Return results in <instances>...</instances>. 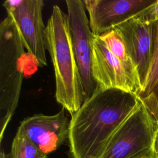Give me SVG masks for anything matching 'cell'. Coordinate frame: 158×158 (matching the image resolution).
<instances>
[{"mask_svg":"<svg viewBox=\"0 0 158 158\" xmlns=\"http://www.w3.org/2000/svg\"><path fill=\"white\" fill-rule=\"evenodd\" d=\"M138 96L97 88L73 113L68 144L71 158H101L109 141L139 104Z\"/></svg>","mask_w":158,"mask_h":158,"instance_id":"1","label":"cell"},{"mask_svg":"<svg viewBox=\"0 0 158 158\" xmlns=\"http://www.w3.org/2000/svg\"><path fill=\"white\" fill-rule=\"evenodd\" d=\"M45 46L51 59L56 80L57 102L71 115L85 101V94L74 54L67 14L57 5L48 20Z\"/></svg>","mask_w":158,"mask_h":158,"instance_id":"2","label":"cell"},{"mask_svg":"<svg viewBox=\"0 0 158 158\" xmlns=\"http://www.w3.org/2000/svg\"><path fill=\"white\" fill-rule=\"evenodd\" d=\"M25 47L19 28L7 14L0 23V141L19 104L25 76Z\"/></svg>","mask_w":158,"mask_h":158,"instance_id":"3","label":"cell"},{"mask_svg":"<svg viewBox=\"0 0 158 158\" xmlns=\"http://www.w3.org/2000/svg\"><path fill=\"white\" fill-rule=\"evenodd\" d=\"M158 123L140 101L116 131L101 158H154Z\"/></svg>","mask_w":158,"mask_h":158,"instance_id":"4","label":"cell"},{"mask_svg":"<svg viewBox=\"0 0 158 158\" xmlns=\"http://www.w3.org/2000/svg\"><path fill=\"white\" fill-rule=\"evenodd\" d=\"M11 15L20 33L28 53L37 61L40 67L47 65L45 46L46 27L43 21V0H7L3 4Z\"/></svg>","mask_w":158,"mask_h":158,"instance_id":"5","label":"cell"},{"mask_svg":"<svg viewBox=\"0 0 158 158\" xmlns=\"http://www.w3.org/2000/svg\"><path fill=\"white\" fill-rule=\"evenodd\" d=\"M72 42L85 94V100L90 97L98 86L92 73V41L94 35L83 0H66Z\"/></svg>","mask_w":158,"mask_h":158,"instance_id":"6","label":"cell"},{"mask_svg":"<svg viewBox=\"0 0 158 158\" xmlns=\"http://www.w3.org/2000/svg\"><path fill=\"white\" fill-rule=\"evenodd\" d=\"M157 0H84L89 27L99 36L126 21L139 15Z\"/></svg>","mask_w":158,"mask_h":158,"instance_id":"7","label":"cell"},{"mask_svg":"<svg viewBox=\"0 0 158 158\" xmlns=\"http://www.w3.org/2000/svg\"><path fill=\"white\" fill-rule=\"evenodd\" d=\"M145 12L115 28L124 41L136 67L141 89L147 75L154 41V22L149 20Z\"/></svg>","mask_w":158,"mask_h":158,"instance_id":"8","label":"cell"},{"mask_svg":"<svg viewBox=\"0 0 158 158\" xmlns=\"http://www.w3.org/2000/svg\"><path fill=\"white\" fill-rule=\"evenodd\" d=\"M65 109L52 115L36 114L20 122V129L45 156L56 151L68 139L70 120Z\"/></svg>","mask_w":158,"mask_h":158,"instance_id":"9","label":"cell"},{"mask_svg":"<svg viewBox=\"0 0 158 158\" xmlns=\"http://www.w3.org/2000/svg\"><path fill=\"white\" fill-rule=\"evenodd\" d=\"M92 73L98 88H117L136 94L138 89L130 80L122 62L99 37L92 41Z\"/></svg>","mask_w":158,"mask_h":158,"instance_id":"10","label":"cell"},{"mask_svg":"<svg viewBox=\"0 0 158 158\" xmlns=\"http://www.w3.org/2000/svg\"><path fill=\"white\" fill-rule=\"evenodd\" d=\"M154 33L152 57L144 83L137 96L158 123V20L154 22Z\"/></svg>","mask_w":158,"mask_h":158,"instance_id":"11","label":"cell"},{"mask_svg":"<svg viewBox=\"0 0 158 158\" xmlns=\"http://www.w3.org/2000/svg\"><path fill=\"white\" fill-rule=\"evenodd\" d=\"M99 37L103 41L108 49L122 62L130 80L139 92L141 84L136 67L119 33L114 28L103 33Z\"/></svg>","mask_w":158,"mask_h":158,"instance_id":"12","label":"cell"},{"mask_svg":"<svg viewBox=\"0 0 158 158\" xmlns=\"http://www.w3.org/2000/svg\"><path fill=\"white\" fill-rule=\"evenodd\" d=\"M46 157L18 128L7 158H46Z\"/></svg>","mask_w":158,"mask_h":158,"instance_id":"13","label":"cell"},{"mask_svg":"<svg viewBox=\"0 0 158 158\" xmlns=\"http://www.w3.org/2000/svg\"><path fill=\"white\" fill-rule=\"evenodd\" d=\"M145 14L149 20L152 22L158 20V0H157L156 2L152 7L145 12Z\"/></svg>","mask_w":158,"mask_h":158,"instance_id":"14","label":"cell"},{"mask_svg":"<svg viewBox=\"0 0 158 158\" xmlns=\"http://www.w3.org/2000/svg\"><path fill=\"white\" fill-rule=\"evenodd\" d=\"M154 158H158V130L156 133L153 147Z\"/></svg>","mask_w":158,"mask_h":158,"instance_id":"15","label":"cell"},{"mask_svg":"<svg viewBox=\"0 0 158 158\" xmlns=\"http://www.w3.org/2000/svg\"><path fill=\"white\" fill-rule=\"evenodd\" d=\"M0 158H7V155L6 154L5 152L2 149H1L0 152Z\"/></svg>","mask_w":158,"mask_h":158,"instance_id":"16","label":"cell"}]
</instances>
